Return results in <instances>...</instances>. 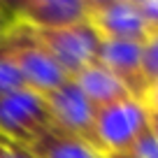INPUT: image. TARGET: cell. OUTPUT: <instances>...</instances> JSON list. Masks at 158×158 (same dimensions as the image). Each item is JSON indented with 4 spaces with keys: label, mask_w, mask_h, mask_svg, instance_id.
I'll return each mask as SVG.
<instances>
[{
    "label": "cell",
    "mask_w": 158,
    "mask_h": 158,
    "mask_svg": "<svg viewBox=\"0 0 158 158\" xmlns=\"http://www.w3.org/2000/svg\"><path fill=\"white\" fill-rule=\"evenodd\" d=\"M149 130V112L137 98H126L95 109L93 147L102 156H123Z\"/></svg>",
    "instance_id": "7a4b0ae2"
},
{
    "label": "cell",
    "mask_w": 158,
    "mask_h": 158,
    "mask_svg": "<svg viewBox=\"0 0 158 158\" xmlns=\"http://www.w3.org/2000/svg\"><path fill=\"white\" fill-rule=\"evenodd\" d=\"M72 81L79 86V91L89 98V102L93 105L95 109L107 107L112 102H118V100L133 98L130 91L126 89L107 68H102L100 63H93L89 68H84L81 72H77L72 77Z\"/></svg>",
    "instance_id": "30bf717a"
},
{
    "label": "cell",
    "mask_w": 158,
    "mask_h": 158,
    "mask_svg": "<svg viewBox=\"0 0 158 158\" xmlns=\"http://www.w3.org/2000/svg\"><path fill=\"white\" fill-rule=\"evenodd\" d=\"M142 105L151 114H158V84H151L142 95Z\"/></svg>",
    "instance_id": "2e32d148"
},
{
    "label": "cell",
    "mask_w": 158,
    "mask_h": 158,
    "mask_svg": "<svg viewBox=\"0 0 158 158\" xmlns=\"http://www.w3.org/2000/svg\"><path fill=\"white\" fill-rule=\"evenodd\" d=\"M33 33L37 37V42L54 56V60L63 68V72L70 79L98 60V49L102 40L98 37V33L93 30V26L89 21L68 26V28L33 30Z\"/></svg>",
    "instance_id": "277c9868"
},
{
    "label": "cell",
    "mask_w": 158,
    "mask_h": 158,
    "mask_svg": "<svg viewBox=\"0 0 158 158\" xmlns=\"http://www.w3.org/2000/svg\"><path fill=\"white\" fill-rule=\"evenodd\" d=\"M91 0H21L10 2L12 19L33 30H56L89 21Z\"/></svg>",
    "instance_id": "8992f818"
},
{
    "label": "cell",
    "mask_w": 158,
    "mask_h": 158,
    "mask_svg": "<svg viewBox=\"0 0 158 158\" xmlns=\"http://www.w3.org/2000/svg\"><path fill=\"white\" fill-rule=\"evenodd\" d=\"M0 158H33V156L26 151V147L14 144V142H10L7 137L0 135Z\"/></svg>",
    "instance_id": "9a60e30c"
},
{
    "label": "cell",
    "mask_w": 158,
    "mask_h": 158,
    "mask_svg": "<svg viewBox=\"0 0 158 158\" xmlns=\"http://www.w3.org/2000/svg\"><path fill=\"white\" fill-rule=\"evenodd\" d=\"M33 158H105L91 142L56 128L54 123L26 147Z\"/></svg>",
    "instance_id": "9c48e42d"
},
{
    "label": "cell",
    "mask_w": 158,
    "mask_h": 158,
    "mask_svg": "<svg viewBox=\"0 0 158 158\" xmlns=\"http://www.w3.org/2000/svg\"><path fill=\"white\" fill-rule=\"evenodd\" d=\"M147 112H149V109H147ZM149 130H151L153 137L158 139V114H151V112H149Z\"/></svg>",
    "instance_id": "ac0fdd59"
},
{
    "label": "cell",
    "mask_w": 158,
    "mask_h": 158,
    "mask_svg": "<svg viewBox=\"0 0 158 158\" xmlns=\"http://www.w3.org/2000/svg\"><path fill=\"white\" fill-rule=\"evenodd\" d=\"M116 158H158V139L153 137L151 130H147L123 156H116Z\"/></svg>",
    "instance_id": "4fadbf2b"
},
{
    "label": "cell",
    "mask_w": 158,
    "mask_h": 158,
    "mask_svg": "<svg viewBox=\"0 0 158 158\" xmlns=\"http://www.w3.org/2000/svg\"><path fill=\"white\" fill-rule=\"evenodd\" d=\"M89 23L100 40L144 42L149 35L135 0H91Z\"/></svg>",
    "instance_id": "5b68a950"
},
{
    "label": "cell",
    "mask_w": 158,
    "mask_h": 158,
    "mask_svg": "<svg viewBox=\"0 0 158 158\" xmlns=\"http://www.w3.org/2000/svg\"><path fill=\"white\" fill-rule=\"evenodd\" d=\"M0 42L7 47L10 56L14 58L26 89L35 91L40 95H47L70 79L63 72V68L54 60V56L37 42L35 33L26 26L14 21L0 35Z\"/></svg>",
    "instance_id": "6da1fadb"
},
{
    "label": "cell",
    "mask_w": 158,
    "mask_h": 158,
    "mask_svg": "<svg viewBox=\"0 0 158 158\" xmlns=\"http://www.w3.org/2000/svg\"><path fill=\"white\" fill-rule=\"evenodd\" d=\"M105 158H107V156H105Z\"/></svg>",
    "instance_id": "d6986e66"
},
{
    "label": "cell",
    "mask_w": 158,
    "mask_h": 158,
    "mask_svg": "<svg viewBox=\"0 0 158 158\" xmlns=\"http://www.w3.org/2000/svg\"><path fill=\"white\" fill-rule=\"evenodd\" d=\"M14 23L12 19V10H10V2H0V35L5 33L10 26Z\"/></svg>",
    "instance_id": "e0dca14e"
},
{
    "label": "cell",
    "mask_w": 158,
    "mask_h": 158,
    "mask_svg": "<svg viewBox=\"0 0 158 158\" xmlns=\"http://www.w3.org/2000/svg\"><path fill=\"white\" fill-rule=\"evenodd\" d=\"M51 126V114L44 95L30 89L0 95V135L10 142L28 147L40 133Z\"/></svg>",
    "instance_id": "3957f363"
},
{
    "label": "cell",
    "mask_w": 158,
    "mask_h": 158,
    "mask_svg": "<svg viewBox=\"0 0 158 158\" xmlns=\"http://www.w3.org/2000/svg\"><path fill=\"white\" fill-rule=\"evenodd\" d=\"M19 89H26L23 79H21V72L16 68L14 58L10 56L7 47L0 42V95L14 93Z\"/></svg>",
    "instance_id": "8fae6325"
},
{
    "label": "cell",
    "mask_w": 158,
    "mask_h": 158,
    "mask_svg": "<svg viewBox=\"0 0 158 158\" xmlns=\"http://www.w3.org/2000/svg\"><path fill=\"white\" fill-rule=\"evenodd\" d=\"M142 72L147 89L158 84V30H151L142 42Z\"/></svg>",
    "instance_id": "7c38bea8"
},
{
    "label": "cell",
    "mask_w": 158,
    "mask_h": 158,
    "mask_svg": "<svg viewBox=\"0 0 158 158\" xmlns=\"http://www.w3.org/2000/svg\"><path fill=\"white\" fill-rule=\"evenodd\" d=\"M135 2H137V10L147 23L149 33L158 30V0H135Z\"/></svg>",
    "instance_id": "5bb4252c"
},
{
    "label": "cell",
    "mask_w": 158,
    "mask_h": 158,
    "mask_svg": "<svg viewBox=\"0 0 158 158\" xmlns=\"http://www.w3.org/2000/svg\"><path fill=\"white\" fill-rule=\"evenodd\" d=\"M114 77L130 91V95L142 100L147 91L142 72V42H118V40H102L98 49V60Z\"/></svg>",
    "instance_id": "ba28073f"
},
{
    "label": "cell",
    "mask_w": 158,
    "mask_h": 158,
    "mask_svg": "<svg viewBox=\"0 0 158 158\" xmlns=\"http://www.w3.org/2000/svg\"><path fill=\"white\" fill-rule=\"evenodd\" d=\"M47 107L51 114V123L56 128L65 130L70 135L86 139L93 144V121H95V107L89 102L79 86L72 79L60 84L56 91L44 95Z\"/></svg>",
    "instance_id": "52a82bcc"
}]
</instances>
